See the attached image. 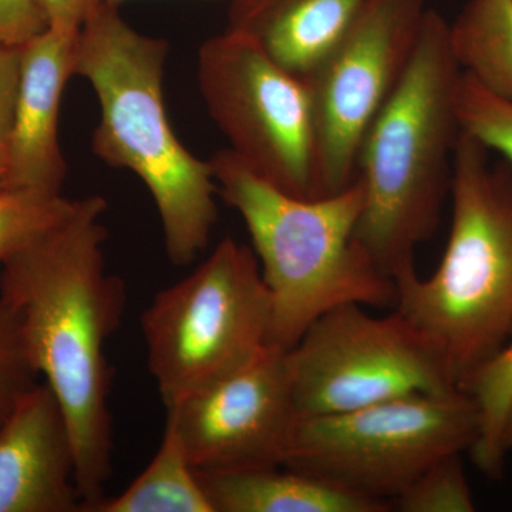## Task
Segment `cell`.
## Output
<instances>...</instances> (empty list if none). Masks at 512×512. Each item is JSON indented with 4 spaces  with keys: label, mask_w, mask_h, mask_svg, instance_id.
<instances>
[{
    "label": "cell",
    "mask_w": 512,
    "mask_h": 512,
    "mask_svg": "<svg viewBox=\"0 0 512 512\" xmlns=\"http://www.w3.org/2000/svg\"><path fill=\"white\" fill-rule=\"evenodd\" d=\"M365 308L332 309L288 349L296 417L458 390L439 350L406 316L397 309L375 316Z\"/></svg>",
    "instance_id": "obj_8"
},
{
    "label": "cell",
    "mask_w": 512,
    "mask_h": 512,
    "mask_svg": "<svg viewBox=\"0 0 512 512\" xmlns=\"http://www.w3.org/2000/svg\"><path fill=\"white\" fill-rule=\"evenodd\" d=\"M77 33L47 28L20 46L6 188L62 191L67 163L59 143L60 104L74 76Z\"/></svg>",
    "instance_id": "obj_13"
},
{
    "label": "cell",
    "mask_w": 512,
    "mask_h": 512,
    "mask_svg": "<svg viewBox=\"0 0 512 512\" xmlns=\"http://www.w3.org/2000/svg\"><path fill=\"white\" fill-rule=\"evenodd\" d=\"M295 419L288 350L276 346L167 407L168 423L201 473L282 466Z\"/></svg>",
    "instance_id": "obj_11"
},
{
    "label": "cell",
    "mask_w": 512,
    "mask_h": 512,
    "mask_svg": "<svg viewBox=\"0 0 512 512\" xmlns=\"http://www.w3.org/2000/svg\"><path fill=\"white\" fill-rule=\"evenodd\" d=\"M106 210L100 195L80 198L72 215L0 271V298L19 313L29 355L69 424L82 512L106 497L113 473V370L104 349L127 303L123 279L107 269Z\"/></svg>",
    "instance_id": "obj_1"
},
{
    "label": "cell",
    "mask_w": 512,
    "mask_h": 512,
    "mask_svg": "<svg viewBox=\"0 0 512 512\" xmlns=\"http://www.w3.org/2000/svg\"><path fill=\"white\" fill-rule=\"evenodd\" d=\"M47 28L77 33L84 22L106 5L107 0H37Z\"/></svg>",
    "instance_id": "obj_25"
},
{
    "label": "cell",
    "mask_w": 512,
    "mask_h": 512,
    "mask_svg": "<svg viewBox=\"0 0 512 512\" xmlns=\"http://www.w3.org/2000/svg\"><path fill=\"white\" fill-rule=\"evenodd\" d=\"M478 436L480 412L470 393L412 394L296 417L282 467L392 504L434 461L471 451Z\"/></svg>",
    "instance_id": "obj_7"
},
{
    "label": "cell",
    "mask_w": 512,
    "mask_h": 512,
    "mask_svg": "<svg viewBox=\"0 0 512 512\" xmlns=\"http://www.w3.org/2000/svg\"><path fill=\"white\" fill-rule=\"evenodd\" d=\"M198 86L229 150L279 190L316 194L315 128L305 80L225 30L198 52Z\"/></svg>",
    "instance_id": "obj_9"
},
{
    "label": "cell",
    "mask_w": 512,
    "mask_h": 512,
    "mask_svg": "<svg viewBox=\"0 0 512 512\" xmlns=\"http://www.w3.org/2000/svg\"><path fill=\"white\" fill-rule=\"evenodd\" d=\"M503 447L505 453L512 450V396L508 403L507 412H505L503 426Z\"/></svg>",
    "instance_id": "obj_26"
},
{
    "label": "cell",
    "mask_w": 512,
    "mask_h": 512,
    "mask_svg": "<svg viewBox=\"0 0 512 512\" xmlns=\"http://www.w3.org/2000/svg\"><path fill=\"white\" fill-rule=\"evenodd\" d=\"M20 73V47L0 46V190L6 188L16 94Z\"/></svg>",
    "instance_id": "obj_23"
},
{
    "label": "cell",
    "mask_w": 512,
    "mask_h": 512,
    "mask_svg": "<svg viewBox=\"0 0 512 512\" xmlns=\"http://www.w3.org/2000/svg\"><path fill=\"white\" fill-rule=\"evenodd\" d=\"M124 2H128V0H107V3H109V5H113V6H120L121 3H124ZM228 2H231V0H228Z\"/></svg>",
    "instance_id": "obj_27"
},
{
    "label": "cell",
    "mask_w": 512,
    "mask_h": 512,
    "mask_svg": "<svg viewBox=\"0 0 512 512\" xmlns=\"http://www.w3.org/2000/svg\"><path fill=\"white\" fill-rule=\"evenodd\" d=\"M271 296L255 252L224 238L141 318L165 409L249 365L269 346Z\"/></svg>",
    "instance_id": "obj_6"
},
{
    "label": "cell",
    "mask_w": 512,
    "mask_h": 512,
    "mask_svg": "<svg viewBox=\"0 0 512 512\" xmlns=\"http://www.w3.org/2000/svg\"><path fill=\"white\" fill-rule=\"evenodd\" d=\"M168 52L164 39L131 28L119 6L106 3L77 33L74 76L87 80L99 100L93 153L143 181L160 215L168 259L185 266L210 242L218 191L210 161L191 154L168 120Z\"/></svg>",
    "instance_id": "obj_2"
},
{
    "label": "cell",
    "mask_w": 512,
    "mask_h": 512,
    "mask_svg": "<svg viewBox=\"0 0 512 512\" xmlns=\"http://www.w3.org/2000/svg\"><path fill=\"white\" fill-rule=\"evenodd\" d=\"M210 163L218 195L247 225L271 296L269 346L291 349L342 305L396 306L392 276L356 241L359 178L338 194L302 198L269 184L229 148Z\"/></svg>",
    "instance_id": "obj_5"
},
{
    "label": "cell",
    "mask_w": 512,
    "mask_h": 512,
    "mask_svg": "<svg viewBox=\"0 0 512 512\" xmlns=\"http://www.w3.org/2000/svg\"><path fill=\"white\" fill-rule=\"evenodd\" d=\"M369 0H231L228 32L251 40L279 66L308 79Z\"/></svg>",
    "instance_id": "obj_14"
},
{
    "label": "cell",
    "mask_w": 512,
    "mask_h": 512,
    "mask_svg": "<svg viewBox=\"0 0 512 512\" xmlns=\"http://www.w3.org/2000/svg\"><path fill=\"white\" fill-rule=\"evenodd\" d=\"M0 512H82L72 433L47 383L0 424Z\"/></svg>",
    "instance_id": "obj_12"
},
{
    "label": "cell",
    "mask_w": 512,
    "mask_h": 512,
    "mask_svg": "<svg viewBox=\"0 0 512 512\" xmlns=\"http://www.w3.org/2000/svg\"><path fill=\"white\" fill-rule=\"evenodd\" d=\"M427 10L426 0H369L305 80L318 197L355 183L363 138L412 62Z\"/></svg>",
    "instance_id": "obj_10"
},
{
    "label": "cell",
    "mask_w": 512,
    "mask_h": 512,
    "mask_svg": "<svg viewBox=\"0 0 512 512\" xmlns=\"http://www.w3.org/2000/svg\"><path fill=\"white\" fill-rule=\"evenodd\" d=\"M461 454H447L434 461L394 498L392 507L400 512L476 511Z\"/></svg>",
    "instance_id": "obj_20"
},
{
    "label": "cell",
    "mask_w": 512,
    "mask_h": 512,
    "mask_svg": "<svg viewBox=\"0 0 512 512\" xmlns=\"http://www.w3.org/2000/svg\"><path fill=\"white\" fill-rule=\"evenodd\" d=\"M448 40L464 73L512 103V0H467Z\"/></svg>",
    "instance_id": "obj_16"
},
{
    "label": "cell",
    "mask_w": 512,
    "mask_h": 512,
    "mask_svg": "<svg viewBox=\"0 0 512 512\" xmlns=\"http://www.w3.org/2000/svg\"><path fill=\"white\" fill-rule=\"evenodd\" d=\"M46 29L37 0H0V46H23Z\"/></svg>",
    "instance_id": "obj_24"
},
{
    "label": "cell",
    "mask_w": 512,
    "mask_h": 512,
    "mask_svg": "<svg viewBox=\"0 0 512 512\" xmlns=\"http://www.w3.org/2000/svg\"><path fill=\"white\" fill-rule=\"evenodd\" d=\"M468 393L480 412V436L471 448L474 463L488 477H501L507 456L503 447L504 417L512 396V340L480 373Z\"/></svg>",
    "instance_id": "obj_18"
},
{
    "label": "cell",
    "mask_w": 512,
    "mask_h": 512,
    "mask_svg": "<svg viewBox=\"0 0 512 512\" xmlns=\"http://www.w3.org/2000/svg\"><path fill=\"white\" fill-rule=\"evenodd\" d=\"M79 200L23 188L0 190V264L76 210Z\"/></svg>",
    "instance_id": "obj_19"
},
{
    "label": "cell",
    "mask_w": 512,
    "mask_h": 512,
    "mask_svg": "<svg viewBox=\"0 0 512 512\" xmlns=\"http://www.w3.org/2000/svg\"><path fill=\"white\" fill-rule=\"evenodd\" d=\"M37 375L39 372L23 338L19 313L0 298V424L36 386Z\"/></svg>",
    "instance_id": "obj_22"
},
{
    "label": "cell",
    "mask_w": 512,
    "mask_h": 512,
    "mask_svg": "<svg viewBox=\"0 0 512 512\" xmlns=\"http://www.w3.org/2000/svg\"><path fill=\"white\" fill-rule=\"evenodd\" d=\"M461 73L448 22L427 10L412 62L360 146L355 237L392 278L414 268L417 247L437 231L450 197Z\"/></svg>",
    "instance_id": "obj_4"
},
{
    "label": "cell",
    "mask_w": 512,
    "mask_h": 512,
    "mask_svg": "<svg viewBox=\"0 0 512 512\" xmlns=\"http://www.w3.org/2000/svg\"><path fill=\"white\" fill-rule=\"evenodd\" d=\"M89 512H215L177 431L165 423L156 456L126 490Z\"/></svg>",
    "instance_id": "obj_17"
},
{
    "label": "cell",
    "mask_w": 512,
    "mask_h": 512,
    "mask_svg": "<svg viewBox=\"0 0 512 512\" xmlns=\"http://www.w3.org/2000/svg\"><path fill=\"white\" fill-rule=\"evenodd\" d=\"M197 474L215 512H386L392 507L288 467Z\"/></svg>",
    "instance_id": "obj_15"
},
{
    "label": "cell",
    "mask_w": 512,
    "mask_h": 512,
    "mask_svg": "<svg viewBox=\"0 0 512 512\" xmlns=\"http://www.w3.org/2000/svg\"><path fill=\"white\" fill-rule=\"evenodd\" d=\"M456 113L460 130L497 151L512 167V103L500 99L461 73L456 92Z\"/></svg>",
    "instance_id": "obj_21"
},
{
    "label": "cell",
    "mask_w": 512,
    "mask_h": 512,
    "mask_svg": "<svg viewBox=\"0 0 512 512\" xmlns=\"http://www.w3.org/2000/svg\"><path fill=\"white\" fill-rule=\"evenodd\" d=\"M451 227L436 272L393 278L396 306L439 350L468 393L512 340V167L460 130L451 175Z\"/></svg>",
    "instance_id": "obj_3"
}]
</instances>
